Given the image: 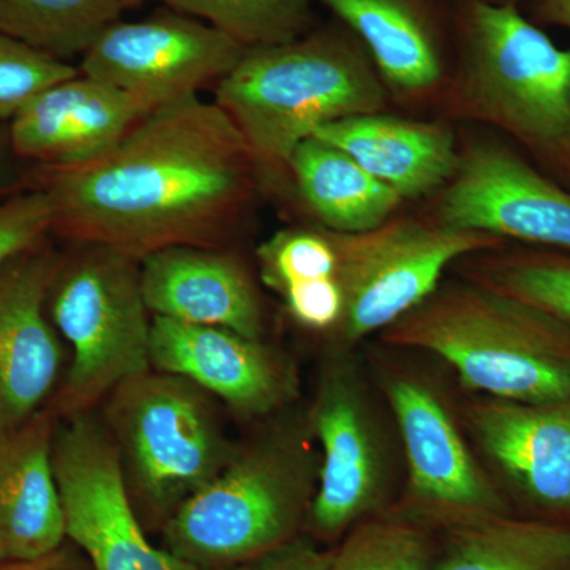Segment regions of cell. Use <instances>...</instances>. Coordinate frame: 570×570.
<instances>
[{
  "mask_svg": "<svg viewBox=\"0 0 570 570\" xmlns=\"http://www.w3.org/2000/svg\"><path fill=\"white\" fill-rule=\"evenodd\" d=\"M119 3H121L122 9H132V7L142 6V3L151 2V0H118Z\"/></svg>",
  "mask_w": 570,
  "mask_h": 570,
  "instance_id": "cell-36",
  "label": "cell"
},
{
  "mask_svg": "<svg viewBox=\"0 0 570 570\" xmlns=\"http://www.w3.org/2000/svg\"><path fill=\"white\" fill-rule=\"evenodd\" d=\"M245 51L219 29L170 9L145 20L111 22L78 69L159 108L219 82Z\"/></svg>",
  "mask_w": 570,
  "mask_h": 570,
  "instance_id": "cell-11",
  "label": "cell"
},
{
  "mask_svg": "<svg viewBox=\"0 0 570 570\" xmlns=\"http://www.w3.org/2000/svg\"><path fill=\"white\" fill-rule=\"evenodd\" d=\"M326 234L336 250V281L344 296L340 328L348 341L387 330L422 305L453 262L502 245L479 232L393 217L362 234Z\"/></svg>",
  "mask_w": 570,
  "mask_h": 570,
  "instance_id": "cell-8",
  "label": "cell"
},
{
  "mask_svg": "<svg viewBox=\"0 0 570 570\" xmlns=\"http://www.w3.org/2000/svg\"><path fill=\"white\" fill-rule=\"evenodd\" d=\"M453 118L489 124L570 190V47L560 48L519 6L452 0Z\"/></svg>",
  "mask_w": 570,
  "mask_h": 570,
  "instance_id": "cell-2",
  "label": "cell"
},
{
  "mask_svg": "<svg viewBox=\"0 0 570 570\" xmlns=\"http://www.w3.org/2000/svg\"><path fill=\"white\" fill-rule=\"evenodd\" d=\"M52 205L39 189L0 200V265L51 235Z\"/></svg>",
  "mask_w": 570,
  "mask_h": 570,
  "instance_id": "cell-30",
  "label": "cell"
},
{
  "mask_svg": "<svg viewBox=\"0 0 570 570\" xmlns=\"http://www.w3.org/2000/svg\"><path fill=\"white\" fill-rule=\"evenodd\" d=\"M309 425L273 428L164 527L165 550L198 570H232L299 535L317 489Z\"/></svg>",
  "mask_w": 570,
  "mask_h": 570,
  "instance_id": "cell-5",
  "label": "cell"
},
{
  "mask_svg": "<svg viewBox=\"0 0 570 570\" xmlns=\"http://www.w3.org/2000/svg\"><path fill=\"white\" fill-rule=\"evenodd\" d=\"M31 167L11 145L9 122H0V200L29 190Z\"/></svg>",
  "mask_w": 570,
  "mask_h": 570,
  "instance_id": "cell-33",
  "label": "cell"
},
{
  "mask_svg": "<svg viewBox=\"0 0 570 570\" xmlns=\"http://www.w3.org/2000/svg\"><path fill=\"white\" fill-rule=\"evenodd\" d=\"M0 570H92L88 558L63 543L58 550L36 558V560H6L0 562Z\"/></svg>",
  "mask_w": 570,
  "mask_h": 570,
  "instance_id": "cell-34",
  "label": "cell"
},
{
  "mask_svg": "<svg viewBox=\"0 0 570 570\" xmlns=\"http://www.w3.org/2000/svg\"><path fill=\"white\" fill-rule=\"evenodd\" d=\"M58 422L47 404L20 426L0 433V539L7 560H36L66 543L52 464Z\"/></svg>",
  "mask_w": 570,
  "mask_h": 570,
  "instance_id": "cell-20",
  "label": "cell"
},
{
  "mask_svg": "<svg viewBox=\"0 0 570 570\" xmlns=\"http://www.w3.org/2000/svg\"><path fill=\"white\" fill-rule=\"evenodd\" d=\"M219 29L245 48L287 43L313 24L314 0H160Z\"/></svg>",
  "mask_w": 570,
  "mask_h": 570,
  "instance_id": "cell-25",
  "label": "cell"
},
{
  "mask_svg": "<svg viewBox=\"0 0 570 570\" xmlns=\"http://www.w3.org/2000/svg\"><path fill=\"white\" fill-rule=\"evenodd\" d=\"M281 295L291 317L305 328L330 330L340 326L344 296L336 277L292 284Z\"/></svg>",
  "mask_w": 570,
  "mask_h": 570,
  "instance_id": "cell-31",
  "label": "cell"
},
{
  "mask_svg": "<svg viewBox=\"0 0 570 570\" xmlns=\"http://www.w3.org/2000/svg\"><path fill=\"white\" fill-rule=\"evenodd\" d=\"M434 570H570V527L504 515L456 521Z\"/></svg>",
  "mask_w": 570,
  "mask_h": 570,
  "instance_id": "cell-23",
  "label": "cell"
},
{
  "mask_svg": "<svg viewBox=\"0 0 570 570\" xmlns=\"http://www.w3.org/2000/svg\"><path fill=\"white\" fill-rule=\"evenodd\" d=\"M7 560L6 549H3L2 539H0V562Z\"/></svg>",
  "mask_w": 570,
  "mask_h": 570,
  "instance_id": "cell-38",
  "label": "cell"
},
{
  "mask_svg": "<svg viewBox=\"0 0 570 570\" xmlns=\"http://www.w3.org/2000/svg\"><path fill=\"white\" fill-rule=\"evenodd\" d=\"M328 570H434L426 535L404 520L360 524L340 549Z\"/></svg>",
  "mask_w": 570,
  "mask_h": 570,
  "instance_id": "cell-27",
  "label": "cell"
},
{
  "mask_svg": "<svg viewBox=\"0 0 570 570\" xmlns=\"http://www.w3.org/2000/svg\"><path fill=\"white\" fill-rule=\"evenodd\" d=\"M387 340L445 360L466 389L543 403L570 395V326L479 283L439 285Z\"/></svg>",
  "mask_w": 570,
  "mask_h": 570,
  "instance_id": "cell-4",
  "label": "cell"
},
{
  "mask_svg": "<svg viewBox=\"0 0 570 570\" xmlns=\"http://www.w3.org/2000/svg\"><path fill=\"white\" fill-rule=\"evenodd\" d=\"M313 137L347 153L403 200L439 193L460 163L455 134L445 124L411 121L382 111L325 124Z\"/></svg>",
  "mask_w": 570,
  "mask_h": 570,
  "instance_id": "cell-21",
  "label": "cell"
},
{
  "mask_svg": "<svg viewBox=\"0 0 570 570\" xmlns=\"http://www.w3.org/2000/svg\"><path fill=\"white\" fill-rule=\"evenodd\" d=\"M479 2L491 3V6H519L520 0H479Z\"/></svg>",
  "mask_w": 570,
  "mask_h": 570,
  "instance_id": "cell-37",
  "label": "cell"
},
{
  "mask_svg": "<svg viewBox=\"0 0 570 570\" xmlns=\"http://www.w3.org/2000/svg\"><path fill=\"white\" fill-rule=\"evenodd\" d=\"M433 220L570 254V190L501 141L464 146Z\"/></svg>",
  "mask_w": 570,
  "mask_h": 570,
  "instance_id": "cell-10",
  "label": "cell"
},
{
  "mask_svg": "<svg viewBox=\"0 0 570 570\" xmlns=\"http://www.w3.org/2000/svg\"><path fill=\"white\" fill-rule=\"evenodd\" d=\"M528 18L534 24L570 31V0H528Z\"/></svg>",
  "mask_w": 570,
  "mask_h": 570,
  "instance_id": "cell-35",
  "label": "cell"
},
{
  "mask_svg": "<svg viewBox=\"0 0 570 570\" xmlns=\"http://www.w3.org/2000/svg\"><path fill=\"white\" fill-rule=\"evenodd\" d=\"M122 11L118 0H0V32L69 62Z\"/></svg>",
  "mask_w": 570,
  "mask_h": 570,
  "instance_id": "cell-24",
  "label": "cell"
},
{
  "mask_svg": "<svg viewBox=\"0 0 570 570\" xmlns=\"http://www.w3.org/2000/svg\"><path fill=\"white\" fill-rule=\"evenodd\" d=\"M154 110L142 97L80 71L45 89L14 115L11 145L24 163L41 167L91 163Z\"/></svg>",
  "mask_w": 570,
  "mask_h": 570,
  "instance_id": "cell-16",
  "label": "cell"
},
{
  "mask_svg": "<svg viewBox=\"0 0 570 570\" xmlns=\"http://www.w3.org/2000/svg\"><path fill=\"white\" fill-rule=\"evenodd\" d=\"M307 425L321 444L322 460L306 524L317 538L335 539L376 508L384 490L377 433L346 363L325 367Z\"/></svg>",
  "mask_w": 570,
  "mask_h": 570,
  "instance_id": "cell-13",
  "label": "cell"
},
{
  "mask_svg": "<svg viewBox=\"0 0 570 570\" xmlns=\"http://www.w3.org/2000/svg\"><path fill=\"white\" fill-rule=\"evenodd\" d=\"M333 551L317 549L313 540L296 535L232 570H328Z\"/></svg>",
  "mask_w": 570,
  "mask_h": 570,
  "instance_id": "cell-32",
  "label": "cell"
},
{
  "mask_svg": "<svg viewBox=\"0 0 570 570\" xmlns=\"http://www.w3.org/2000/svg\"><path fill=\"white\" fill-rule=\"evenodd\" d=\"M288 176L306 208L335 234H362L387 223L403 197L367 174L336 146L306 138L296 146Z\"/></svg>",
  "mask_w": 570,
  "mask_h": 570,
  "instance_id": "cell-22",
  "label": "cell"
},
{
  "mask_svg": "<svg viewBox=\"0 0 570 570\" xmlns=\"http://www.w3.org/2000/svg\"><path fill=\"white\" fill-rule=\"evenodd\" d=\"M482 284L515 296L570 326V255L517 250L487 265Z\"/></svg>",
  "mask_w": 570,
  "mask_h": 570,
  "instance_id": "cell-26",
  "label": "cell"
},
{
  "mask_svg": "<svg viewBox=\"0 0 570 570\" xmlns=\"http://www.w3.org/2000/svg\"><path fill=\"white\" fill-rule=\"evenodd\" d=\"M48 316L71 347V362L48 406L58 419L96 411L122 382L153 370V316L141 262L102 245L63 253L48 294Z\"/></svg>",
  "mask_w": 570,
  "mask_h": 570,
  "instance_id": "cell-7",
  "label": "cell"
},
{
  "mask_svg": "<svg viewBox=\"0 0 570 570\" xmlns=\"http://www.w3.org/2000/svg\"><path fill=\"white\" fill-rule=\"evenodd\" d=\"M262 281L283 294L288 285L336 277V250L326 230L285 228L257 250Z\"/></svg>",
  "mask_w": 570,
  "mask_h": 570,
  "instance_id": "cell-28",
  "label": "cell"
},
{
  "mask_svg": "<svg viewBox=\"0 0 570 570\" xmlns=\"http://www.w3.org/2000/svg\"><path fill=\"white\" fill-rule=\"evenodd\" d=\"M262 184L249 146L216 102L149 112L110 151L71 167L32 165L52 236L141 262L175 246L220 247Z\"/></svg>",
  "mask_w": 570,
  "mask_h": 570,
  "instance_id": "cell-1",
  "label": "cell"
},
{
  "mask_svg": "<svg viewBox=\"0 0 570 570\" xmlns=\"http://www.w3.org/2000/svg\"><path fill=\"white\" fill-rule=\"evenodd\" d=\"M151 366L194 382L239 417H266L298 396L295 367L284 355L219 326L153 316Z\"/></svg>",
  "mask_w": 570,
  "mask_h": 570,
  "instance_id": "cell-14",
  "label": "cell"
},
{
  "mask_svg": "<svg viewBox=\"0 0 570 570\" xmlns=\"http://www.w3.org/2000/svg\"><path fill=\"white\" fill-rule=\"evenodd\" d=\"M141 287L154 317L264 336L257 288L242 261L220 247L175 246L148 255Z\"/></svg>",
  "mask_w": 570,
  "mask_h": 570,
  "instance_id": "cell-17",
  "label": "cell"
},
{
  "mask_svg": "<svg viewBox=\"0 0 570 570\" xmlns=\"http://www.w3.org/2000/svg\"><path fill=\"white\" fill-rule=\"evenodd\" d=\"M124 480L142 527L164 530L184 502L235 455L214 397L187 379L149 370L105 397Z\"/></svg>",
  "mask_w": 570,
  "mask_h": 570,
  "instance_id": "cell-6",
  "label": "cell"
},
{
  "mask_svg": "<svg viewBox=\"0 0 570 570\" xmlns=\"http://www.w3.org/2000/svg\"><path fill=\"white\" fill-rule=\"evenodd\" d=\"M78 73L73 63L0 32V122H10L33 97Z\"/></svg>",
  "mask_w": 570,
  "mask_h": 570,
  "instance_id": "cell-29",
  "label": "cell"
},
{
  "mask_svg": "<svg viewBox=\"0 0 570 570\" xmlns=\"http://www.w3.org/2000/svg\"><path fill=\"white\" fill-rule=\"evenodd\" d=\"M365 47L382 82L406 97L438 88L453 51L449 7L438 0H318Z\"/></svg>",
  "mask_w": 570,
  "mask_h": 570,
  "instance_id": "cell-18",
  "label": "cell"
},
{
  "mask_svg": "<svg viewBox=\"0 0 570 570\" xmlns=\"http://www.w3.org/2000/svg\"><path fill=\"white\" fill-rule=\"evenodd\" d=\"M51 238L0 265V433L31 419L61 385L66 351L47 302L63 253Z\"/></svg>",
  "mask_w": 570,
  "mask_h": 570,
  "instance_id": "cell-12",
  "label": "cell"
},
{
  "mask_svg": "<svg viewBox=\"0 0 570 570\" xmlns=\"http://www.w3.org/2000/svg\"><path fill=\"white\" fill-rule=\"evenodd\" d=\"M387 396L406 450L409 490L420 508L448 523L504 515V502L436 395L411 379H393Z\"/></svg>",
  "mask_w": 570,
  "mask_h": 570,
  "instance_id": "cell-15",
  "label": "cell"
},
{
  "mask_svg": "<svg viewBox=\"0 0 570 570\" xmlns=\"http://www.w3.org/2000/svg\"><path fill=\"white\" fill-rule=\"evenodd\" d=\"M52 464L67 540L92 570H198L149 542L124 480L110 430L96 411L59 419Z\"/></svg>",
  "mask_w": 570,
  "mask_h": 570,
  "instance_id": "cell-9",
  "label": "cell"
},
{
  "mask_svg": "<svg viewBox=\"0 0 570 570\" xmlns=\"http://www.w3.org/2000/svg\"><path fill=\"white\" fill-rule=\"evenodd\" d=\"M471 423L480 444L532 501L570 512V395L543 403L478 404Z\"/></svg>",
  "mask_w": 570,
  "mask_h": 570,
  "instance_id": "cell-19",
  "label": "cell"
},
{
  "mask_svg": "<svg viewBox=\"0 0 570 570\" xmlns=\"http://www.w3.org/2000/svg\"><path fill=\"white\" fill-rule=\"evenodd\" d=\"M385 99L365 47L337 22L287 43L246 48L217 82L214 102L245 138L262 184H276L318 127L384 111Z\"/></svg>",
  "mask_w": 570,
  "mask_h": 570,
  "instance_id": "cell-3",
  "label": "cell"
}]
</instances>
